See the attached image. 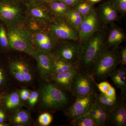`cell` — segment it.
Listing matches in <instances>:
<instances>
[{
    "mask_svg": "<svg viewBox=\"0 0 126 126\" xmlns=\"http://www.w3.org/2000/svg\"><path fill=\"white\" fill-rule=\"evenodd\" d=\"M107 34L104 30L100 29L82 43V53L78 67L79 71L90 74L94 64L106 49Z\"/></svg>",
    "mask_w": 126,
    "mask_h": 126,
    "instance_id": "cell-1",
    "label": "cell"
},
{
    "mask_svg": "<svg viewBox=\"0 0 126 126\" xmlns=\"http://www.w3.org/2000/svg\"><path fill=\"white\" fill-rule=\"evenodd\" d=\"M120 64L119 51L106 49L94 64L90 74L94 80H104L116 70Z\"/></svg>",
    "mask_w": 126,
    "mask_h": 126,
    "instance_id": "cell-2",
    "label": "cell"
},
{
    "mask_svg": "<svg viewBox=\"0 0 126 126\" xmlns=\"http://www.w3.org/2000/svg\"><path fill=\"white\" fill-rule=\"evenodd\" d=\"M7 32L9 47L33 57L36 48L32 43V34L26 29L25 24L7 27Z\"/></svg>",
    "mask_w": 126,
    "mask_h": 126,
    "instance_id": "cell-3",
    "label": "cell"
},
{
    "mask_svg": "<svg viewBox=\"0 0 126 126\" xmlns=\"http://www.w3.org/2000/svg\"><path fill=\"white\" fill-rule=\"evenodd\" d=\"M41 88V103L45 108L57 110L67 107L70 102L69 97L65 92L61 90L50 81Z\"/></svg>",
    "mask_w": 126,
    "mask_h": 126,
    "instance_id": "cell-4",
    "label": "cell"
},
{
    "mask_svg": "<svg viewBox=\"0 0 126 126\" xmlns=\"http://www.w3.org/2000/svg\"><path fill=\"white\" fill-rule=\"evenodd\" d=\"M82 53V45L79 40L59 41L52 54L71 64L78 66Z\"/></svg>",
    "mask_w": 126,
    "mask_h": 126,
    "instance_id": "cell-5",
    "label": "cell"
},
{
    "mask_svg": "<svg viewBox=\"0 0 126 126\" xmlns=\"http://www.w3.org/2000/svg\"><path fill=\"white\" fill-rule=\"evenodd\" d=\"M27 19L25 11L9 0H0V20L7 27L25 24Z\"/></svg>",
    "mask_w": 126,
    "mask_h": 126,
    "instance_id": "cell-6",
    "label": "cell"
},
{
    "mask_svg": "<svg viewBox=\"0 0 126 126\" xmlns=\"http://www.w3.org/2000/svg\"><path fill=\"white\" fill-rule=\"evenodd\" d=\"M96 82L90 74L79 71L73 79L71 93L75 97L93 94L97 93Z\"/></svg>",
    "mask_w": 126,
    "mask_h": 126,
    "instance_id": "cell-7",
    "label": "cell"
},
{
    "mask_svg": "<svg viewBox=\"0 0 126 126\" xmlns=\"http://www.w3.org/2000/svg\"><path fill=\"white\" fill-rule=\"evenodd\" d=\"M48 30L59 41L79 40V31L65 18H55L48 25Z\"/></svg>",
    "mask_w": 126,
    "mask_h": 126,
    "instance_id": "cell-8",
    "label": "cell"
},
{
    "mask_svg": "<svg viewBox=\"0 0 126 126\" xmlns=\"http://www.w3.org/2000/svg\"><path fill=\"white\" fill-rule=\"evenodd\" d=\"M94 94L76 97L65 110L66 116L72 120L88 114L94 103Z\"/></svg>",
    "mask_w": 126,
    "mask_h": 126,
    "instance_id": "cell-9",
    "label": "cell"
},
{
    "mask_svg": "<svg viewBox=\"0 0 126 126\" xmlns=\"http://www.w3.org/2000/svg\"><path fill=\"white\" fill-rule=\"evenodd\" d=\"M100 20L98 12L94 10L84 16L78 30L79 40L80 43L86 41L100 29Z\"/></svg>",
    "mask_w": 126,
    "mask_h": 126,
    "instance_id": "cell-10",
    "label": "cell"
},
{
    "mask_svg": "<svg viewBox=\"0 0 126 126\" xmlns=\"http://www.w3.org/2000/svg\"><path fill=\"white\" fill-rule=\"evenodd\" d=\"M26 6L25 12L27 17L34 19L46 27H48L56 18L48 8L39 2L32 1L27 3Z\"/></svg>",
    "mask_w": 126,
    "mask_h": 126,
    "instance_id": "cell-11",
    "label": "cell"
},
{
    "mask_svg": "<svg viewBox=\"0 0 126 126\" xmlns=\"http://www.w3.org/2000/svg\"><path fill=\"white\" fill-rule=\"evenodd\" d=\"M33 57L37 62L41 78L46 82L50 81L55 57L51 53L43 52L36 48Z\"/></svg>",
    "mask_w": 126,
    "mask_h": 126,
    "instance_id": "cell-12",
    "label": "cell"
},
{
    "mask_svg": "<svg viewBox=\"0 0 126 126\" xmlns=\"http://www.w3.org/2000/svg\"><path fill=\"white\" fill-rule=\"evenodd\" d=\"M108 125L114 126H126V106L124 97H121L115 108L109 114Z\"/></svg>",
    "mask_w": 126,
    "mask_h": 126,
    "instance_id": "cell-13",
    "label": "cell"
},
{
    "mask_svg": "<svg viewBox=\"0 0 126 126\" xmlns=\"http://www.w3.org/2000/svg\"><path fill=\"white\" fill-rule=\"evenodd\" d=\"M79 70L78 66H76L67 72L53 75L50 81L63 91L71 93V86L74 77Z\"/></svg>",
    "mask_w": 126,
    "mask_h": 126,
    "instance_id": "cell-14",
    "label": "cell"
},
{
    "mask_svg": "<svg viewBox=\"0 0 126 126\" xmlns=\"http://www.w3.org/2000/svg\"><path fill=\"white\" fill-rule=\"evenodd\" d=\"M126 38L124 31L118 26H113L109 30L106 39V49H117Z\"/></svg>",
    "mask_w": 126,
    "mask_h": 126,
    "instance_id": "cell-15",
    "label": "cell"
},
{
    "mask_svg": "<svg viewBox=\"0 0 126 126\" xmlns=\"http://www.w3.org/2000/svg\"><path fill=\"white\" fill-rule=\"evenodd\" d=\"M100 20L104 24H108L116 21L118 13L111 1L106 2L99 7L98 13Z\"/></svg>",
    "mask_w": 126,
    "mask_h": 126,
    "instance_id": "cell-16",
    "label": "cell"
},
{
    "mask_svg": "<svg viewBox=\"0 0 126 126\" xmlns=\"http://www.w3.org/2000/svg\"><path fill=\"white\" fill-rule=\"evenodd\" d=\"M109 112L94 103L88 114L96 123L97 126L108 125Z\"/></svg>",
    "mask_w": 126,
    "mask_h": 126,
    "instance_id": "cell-17",
    "label": "cell"
},
{
    "mask_svg": "<svg viewBox=\"0 0 126 126\" xmlns=\"http://www.w3.org/2000/svg\"><path fill=\"white\" fill-rule=\"evenodd\" d=\"M94 97L95 104L109 112L115 108L118 101L117 98H112L101 93H95L94 94Z\"/></svg>",
    "mask_w": 126,
    "mask_h": 126,
    "instance_id": "cell-18",
    "label": "cell"
},
{
    "mask_svg": "<svg viewBox=\"0 0 126 126\" xmlns=\"http://www.w3.org/2000/svg\"><path fill=\"white\" fill-rule=\"evenodd\" d=\"M115 85L121 90L122 95H126V69L122 66L115 70L110 77Z\"/></svg>",
    "mask_w": 126,
    "mask_h": 126,
    "instance_id": "cell-19",
    "label": "cell"
},
{
    "mask_svg": "<svg viewBox=\"0 0 126 126\" xmlns=\"http://www.w3.org/2000/svg\"><path fill=\"white\" fill-rule=\"evenodd\" d=\"M70 7L63 2L53 0L49 2L48 9L55 18H64Z\"/></svg>",
    "mask_w": 126,
    "mask_h": 126,
    "instance_id": "cell-20",
    "label": "cell"
},
{
    "mask_svg": "<svg viewBox=\"0 0 126 126\" xmlns=\"http://www.w3.org/2000/svg\"><path fill=\"white\" fill-rule=\"evenodd\" d=\"M84 17V16L82 15L75 9L70 7L64 18L68 23L78 30Z\"/></svg>",
    "mask_w": 126,
    "mask_h": 126,
    "instance_id": "cell-21",
    "label": "cell"
},
{
    "mask_svg": "<svg viewBox=\"0 0 126 126\" xmlns=\"http://www.w3.org/2000/svg\"><path fill=\"white\" fill-rule=\"evenodd\" d=\"M4 103L8 110H15L21 106L19 94L18 92H14L5 97Z\"/></svg>",
    "mask_w": 126,
    "mask_h": 126,
    "instance_id": "cell-22",
    "label": "cell"
},
{
    "mask_svg": "<svg viewBox=\"0 0 126 126\" xmlns=\"http://www.w3.org/2000/svg\"><path fill=\"white\" fill-rule=\"evenodd\" d=\"M76 66L77 65H73L63 60L55 57L53 65L52 77L54 75L67 72Z\"/></svg>",
    "mask_w": 126,
    "mask_h": 126,
    "instance_id": "cell-23",
    "label": "cell"
},
{
    "mask_svg": "<svg viewBox=\"0 0 126 126\" xmlns=\"http://www.w3.org/2000/svg\"><path fill=\"white\" fill-rule=\"evenodd\" d=\"M15 65L24 76L26 83H30L33 79V75L31 69L24 61L21 60H14L10 62Z\"/></svg>",
    "mask_w": 126,
    "mask_h": 126,
    "instance_id": "cell-24",
    "label": "cell"
},
{
    "mask_svg": "<svg viewBox=\"0 0 126 126\" xmlns=\"http://www.w3.org/2000/svg\"><path fill=\"white\" fill-rule=\"evenodd\" d=\"M11 119L15 124L18 125L26 124L29 123L30 121V115L26 110H19L12 115Z\"/></svg>",
    "mask_w": 126,
    "mask_h": 126,
    "instance_id": "cell-25",
    "label": "cell"
},
{
    "mask_svg": "<svg viewBox=\"0 0 126 126\" xmlns=\"http://www.w3.org/2000/svg\"><path fill=\"white\" fill-rule=\"evenodd\" d=\"M70 125L74 126H97L94 120L88 113L71 120Z\"/></svg>",
    "mask_w": 126,
    "mask_h": 126,
    "instance_id": "cell-26",
    "label": "cell"
},
{
    "mask_svg": "<svg viewBox=\"0 0 126 126\" xmlns=\"http://www.w3.org/2000/svg\"><path fill=\"white\" fill-rule=\"evenodd\" d=\"M25 25L26 29L32 34L42 31L47 29V27L43 25L37 21L28 17H27Z\"/></svg>",
    "mask_w": 126,
    "mask_h": 126,
    "instance_id": "cell-27",
    "label": "cell"
},
{
    "mask_svg": "<svg viewBox=\"0 0 126 126\" xmlns=\"http://www.w3.org/2000/svg\"><path fill=\"white\" fill-rule=\"evenodd\" d=\"M73 8L84 16L94 10L93 5L89 1L81 0L76 4Z\"/></svg>",
    "mask_w": 126,
    "mask_h": 126,
    "instance_id": "cell-28",
    "label": "cell"
},
{
    "mask_svg": "<svg viewBox=\"0 0 126 126\" xmlns=\"http://www.w3.org/2000/svg\"><path fill=\"white\" fill-rule=\"evenodd\" d=\"M9 68L12 75L16 80L22 83H26L24 76L23 74L11 63H9Z\"/></svg>",
    "mask_w": 126,
    "mask_h": 126,
    "instance_id": "cell-29",
    "label": "cell"
},
{
    "mask_svg": "<svg viewBox=\"0 0 126 126\" xmlns=\"http://www.w3.org/2000/svg\"><path fill=\"white\" fill-rule=\"evenodd\" d=\"M111 2L118 13L124 16L126 13V0H111Z\"/></svg>",
    "mask_w": 126,
    "mask_h": 126,
    "instance_id": "cell-30",
    "label": "cell"
},
{
    "mask_svg": "<svg viewBox=\"0 0 126 126\" xmlns=\"http://www.w3.org/2000/svg\"><path fill=\"white\" fill-rule=\"evenodd\" d=\"M53 120L52 115L49 113L46 112L41 114L38 119L39 124L43 126H49Z\"/></svg>",
    "mask_w": 126,
    "mask_h": 126,
    "instance_id": "cell-31",
    "label": "cell"
},
{
    "mask_svg": "<svg viewBox=\"0 0 126 126\" xmlns=\"http://www.w3.org/2000/svg\"><path fill=\"white\" fill-rule=\"evenodd\" d=\"M0 45L4 48L9 47L7 31L2 25H0Z\"/></svg>",
    "mask_w": 126,
    "mask_h": 126,
    "instance_id": "cell-32",
    "label": "cell"
},
{
    "mask_svg": "<svg viewBox=\"0 0 126 126\" xmlns=\"http://www.w3.org/2000/svg\"><path fill=\"white\" fill-rule=\"evenodd\" d=\"M96 85L97 89L101 93L105 94L109 89L111 86V85L108 82L103 81L99 83H97Z\"/></svg>",
    "mask_w": 126,
    "mask_h": 126,
    "instance_id": "cell-33",
    "label": "cell"
},
{
    "mask_svg": "<svg viewBox=\"0 0 126 126\" xmlns=\"http://www.w3.org/2000/svg\"><path fill=\"white\" fill-rule=\"evenodd\" d=\"M39 96V93L38 92L33 91L30 93L28 100L29 104L31 107H34L36 104L38 100Z\"/></svg>",
    "mask_w": 126,
    "mask_h": 126,
    "instance_id": "cell-34",
    "label": "cell"
},
{
    "mask_svg": "<svg viewBox=\"0 0 126 126\" xmlns=\"http://www.w3.org/2000/svg\"><path fill=\"white\" fill-rule=\"evenodd\" d=\"M120 58V64L122 66L126 65V47L122 48L119 51Z\"/></svg>",
    "mask_w": 126,
    "mask_h": 126,
    "instance_id": "cell-35",
    "label": "cell"
},
{
    "mask_svg": "<svg viewBox=\"0 0 126 126\" xmlns=\"http://www.w3.org/2000/svg\"><path fill=\"white\" fill-rule=\"evenodd\" d=\"M6 82V76L5 72L3 68L0 66V87H2Z\"/></svg>",
    "mask_w": 126,
    "mask_h": 126,
    "instance_id": "cell-36",
    "label": "cell"
},
{
    "mask_svg": "<svg viewBox=\"0 0 126 126\" xmlns=\"http://www.w3.org/2000/svg\"><path fill=\"white\" fill-rule=\"evenodd\" d=\"M30 93V91L27 89H24L21 90L19 94L20 97L21 99L23 101L28 100Z\"/></svg>",
    "mask_w": 126,
    "mask_h": 126,
    "instance_id": "cell-37",
    "label": "cell"
},
{
    "mask_svg": "<svg viewBox=\"0 0 126 126\" xmlns=\"http://www.w3.org/2000/svg\"><path fill=\"white\" fill-rule=\"evenodd\" d=\"M64 3L69 7L75 5L78 2L82 0H56Z\"/></svg>",
    "mask_w": 126,
    "mask_h": 126,
    "instance_id": "cell-38",
    "label": "cell"
},
{
    "mask_svg": "<svg viewBox=\"0 0 126 126\" xmlns=\"http://www.w3.org/2000/svg\"><path fill=\"white\" fill-rule=\"evenodd\" d=\"M105 94L108 96L112 98H117L116 90L115 88L112 86L110 87Z\"/></svg>",
    "mask_w": 126,
    "mask_h": 126,
    "instance_id": "cell-39",
    "label": "cell"
},
{
    "mask_svg": "<svg viewBox=\"0 0 126 126\" xmlns=\"http://www.w3.org/2000/svg\"><path fill=\"white\" fill-rule=\"evenodd\" d=\"M5 114L3 110L0 109V123H3L5 119Z\"/></svg>",
    "mask_w": 126,
    "mask_h": 126,
    "instance_id": "cell-40",
    "label": "cell"
},
{
    "mask_svg": "<svg viewBox=\"0 0 126 126\" xmlns=\"http://www.w3.org/2000/svg\"><path fill=\"white\" fill-rule=\"evenodd\" d=\"M101 0H88L89 1L92 3H96L101 1Z\"/></svg>",
    "mask_w": 126,
    "mask_h": 126,
    "instance_id": "cell-41",
    "label": "cell"
},
{
    "mask_svg": "<svg viewBox=\"0 0 126 126\" xmlns=\"http://www.w3.org/2000/svg\"><path fill=\"white\" fill-rule=\"evenodd\" d=\"M9 126L8 124H5L3 123H0V126Z\"/></svg>",
    "mask_w": 126,
    "mask_h": 126,
    "instance_id": "cell-42",
    "label": "cell"
},
{
    "mask_svg": "<svg viewBox=\"0 0 126 126\" xmlns=\"http://www.w3.org/2000/svg\"><path fill=\"white\" fill-rule=\"evenodd\" d=\"M43 1H45V2H49L51 1V0H41Z\"/></svg>",
    "mask_w": 126,
    "mask_h": 126,
    "instance_id": "cell-43",
    "label": "cell"
},
{
    "mask_svg": "<svg viewBox=\"0 0 126 126\" xmlns=\"http://www.w3.org/2000/svg\"></svg>",
    "mask_w": 126,
    "mask_h": 126,
    "instance_id": "cell-44",
    "label": "cell"
},
{
    "mask_svg": "<svg viewBox=\"0 0 126 126\" xmlns=\"http://www.w3.org/2000/svg\"></svg>",
    "mask_w": 126,
    "mask_h": 126,
    "instance_id": "cell-45",
    "label": "cell"
},
{
    "mask_svg": "<svg viewBox=\"0 0 126 126\" xmlns=\"http://www.w3.org/2000/svg\"></svg>",
    "mask_w": 126,
    "mask_h": 126,
    "instance_id": "cell-46",
    "label": "cell"
}]
</instances>
